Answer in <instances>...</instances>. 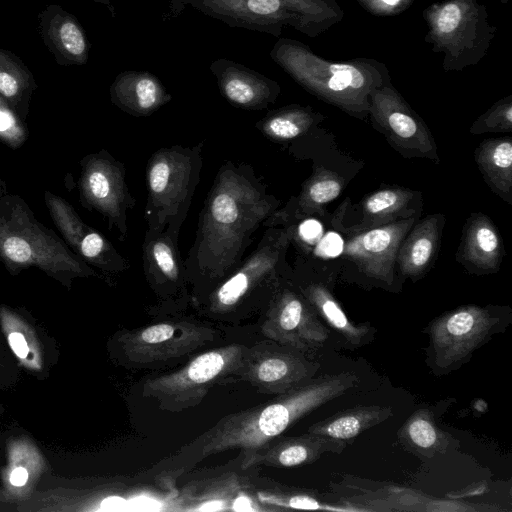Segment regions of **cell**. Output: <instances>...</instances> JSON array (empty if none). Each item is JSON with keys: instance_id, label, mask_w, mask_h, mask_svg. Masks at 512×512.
I'll return each instance as SVG.
<instances>
[{"instance_id": "cell-1", "label": "cell", "mask_w": 512, "mask_h": 512, "mask_svg": "<svg viewBox=\"0 0 512 512\" xmlns=\"http://www.w3.org/2000/svg\"><path fill=\"white\" fill-rule=\"evenodd\" d=\"M275 206L251 173L232 165L223 168L203 210L190 264L203 276H224Z\"/></svg>"}, {"instance_id": "cell-2", "label": "cell", "mask_w": 512, "mask_h": 512, "mask_svg": "<svg viewBox=\"0 0 512 512\" xmlns=\"http://www.w3.org/2000/svg\"><path fill=\"white\" fill-rule=\"evenodd\" d=\"M357 383L358 377L352 372L328 374L280 394L269 403L229 414L197 439L199 455L207 457L239 449L242 458L246 457Z\"/></svg>"}, {"instance_id": "cell-3", "label": "cell", "mask_w": 512, "mask_h": 512, "mask_svg": "<svg viewBox=\"0 0 512 512\" xmlns=\"http://www.w3.org/2000/svg\"><path fill=\"white\" fill-rule=\"evenodd\" d=\"M0 264L12 274L36 267L63 282L95 275L56 233L39 222L19 195L0 180Z\"/></svg>"}, {"instance_id": "cell-4", "label": "cell", "mask_w": 512, "mask_h": 512, "mask_svg": "<svg viewBox=\"0 0 512 512\" xmlns=\"http://www.w3.org/2000/svg\"><path fill=\"white\" fill-rule=\"evenodd\" d=\"M247 349L230 344L201 353L179 370L145 380L142 395L170 412L196 407L215 384L239 374Z\"/></svg>"}, {"instance_id": "cell-5", "label": "cell", "mask_w": 512, "mask_h": 512, "mask_svg": "<svg viewBox=\"0 0 512 512\" xmlns=\"http://www.w3.org/2000/svg\"><path fill=\"white\" fill-rule=\"evenodd\" d=\"M199 149L165 148L147 166L149 228L172 235L186 214L201 166Z\"/></svg>"}, {"instance_id": "cell-6", "label": "cell", "mask_w": 512, "mask_h": 512, "mask_svg": "<svg viewBox=\"0 0 512 512\" xmlns=\"http://www.w3.org/2000/svg\"><path fill=\"white\" fill-rule=\"evenodd\" d=\"M499 318L488 308L463 306L429 326L428 354L433 368L457 369L496 330Z\"/></svg>"}, {"instance_id": "cell-7", "label": "cell", "mask_w": 512, "mask_h": 512, "mask_svg": "<svg viewBox=\"0 0 512 512\" xmlns=\"http://www.w3.org/2000/svg\"><path fill=\"white\" fill-rule=\"evenodd\" d=\"M79 194L82 205L101 213L126 234V212L134 205L125 184V171L121 163L102 150L86 155L80 162Z\"/></svg>"}, {"instance_id": "cell-8", "label": "cell", "mask_w": 512, "mask_h": 512, "mask_svg": "<svg viewBox=\"0 0 512 512\" xmlns=\"http://www.w3.org/2000/svg\"><path fill=\"white\" fill-rule=\"evenodd\" d=\"M213 339L214 331L205 325L161 322L128 331L121 337V345L129 362L148 365L178 359Z\"/></svg>"}, {"instance_id": "cell-9", "label": "cell", "mask_w": 512, "mask_h": 512, "mask_svg": "<svg viewBox=\"0 0 512 512\" xmlns=\"http://www.w3.org/2000/svg\"><path fill=\"white\" fill-rule=\"evenodd\" d=\"M319 364L302 354L260 343L247 349L239 376L261 393L283 394L308 381Z\"/></svg>"}, {"instance_id": "cell-10", "label": "cell", "mask_w": 512, "mask_h": 512, "mask_svg": "<svg viewBox=\"0 0 512 512\" xmlns=\"http://www.w3.org/2000/svg\"><path fill=\"white\" fill-rule=\"evenodd\" d=\"M261 330L268 339L298 351L319 348L329 336L314 308L290 291L273 301Z\"/></svg>"}, {"instance_id": "cell-11", "label": "cell", "mask_w": 512, "mask_h": 512, "mask_svg": "<svg viewBox=\"0 0 512 512\" xmlns=\"http://www.w3.org/2000/svg\"><path fill=\"white\" fill-rule=\"evenodd\" d=\"M44 200L63 240L84 262L105 272L125 269L124 258L102 234L82 221L69 202L50 191H45Z\"/></svg>"}, {"instance_id": "cell-12", "label": "cell", "mask_w": 512, "mask_h": 512, "mask_svg": "<svg viewBox=\"0 0 512 512\" xmlns=\"http://www.w3.org/2000/svg\"><path fill=\"white\" fill-rule=\"evenodd\" d=\"M283 237L265 235L262 243L210 296L213 313H227L238 306L257 288L264 285L276 273L280 260Z\"/></svg>"}, {"instance_id": "cell-13", "label": "cell", "mask_w": 512, "mask_h": 512, "mask_svg": "<svg viewBox=\"0 0 512 512\" xmlns=\"http://www.w3.org/2000/svg\"><path fill=\"white\" fill-rule=\"evenodd\" d=\"M209 68L221 94L234 106L261 110L274 102L279 92L276 82L241 63L219 58Z\"/></svg>"}, {"instance_id": "cell-14", "label": "cell", "mask_w": 512, "mask_h": 512, "mask_svg": "<svg viewBox=\"0 0 512 512\" xmlns=\"http://www.w3.org/2000/svg\"><path fill=\"white\" fill-rule=\"evenodd\" d=\"M346 442L322 435L277 437L261 449L242 458V468L265 465L290 468L312 463L325 453H341Z\"/></svg>"}, {"instance_id": "cell-15", "label": "cell", "mask_w": 512, "mask_h": 512, "mask_svg": "<svg viewBox=\"0 0 512 512\" xmlns=\"http://www.w3.org/2000/svg\"><path fill=\"white\" fill-rule=\"evenodd\" d=\"M39 33L60 65H84L90 44L86 33L74 17L58 5H49L39 14Z\"/></svg>"}, {"instance_id": "cell-16", "label": "cell", "mask_w": 512, "mask_h": 512, "mask_svg": "<svg viewBox=\"0 0 512 512\" xmlns=\"http://www.w3.org/2000/svg\"><path fill=\"white\" fill-rule=\"evenodd\" d=\"M114 105L134 116H147L171 100L158 77L148 71H123L110 86Z\"/></svg>"}, {"instance_id": "cell-17", "label": "cell", "mask_w": 512, "mask_h": 512, "mask_svg": "<svg viewBox=\"0 0 512 512\" xmlns=\"http://www.w3.org/2000/svg\"><path fill=\"white\" fill-rule=\"evenodd\" d=\"M402 232L397 225L369 230L348 244L347 253L368 273L387 279Z\"/></svg>"}, {"instance_id": "cell-18", "label": "cell", "mask_w": 512, "mask_h": 512, "mask_svg": "<svg viewBox=\"0 0 512 512\" xmlns=\"http://www.w3.org/2000/svg\"><path fill=\"white\" fill-rule=\"evenodd\" d=\"M393 414L390 406L361 405L340 411L311 425L307 433L348 441L387 420Z\"/></svg>"}, {"instance_id": "cell-19", "label": "cell", "mask_w": 512, "mask_h": 512, "mask_svg": "<svg viewBox=\"0 0 512 512\" xmlns=\"http://www.w3.org/2000/svg\"><path fill=\"white\" fill-rule=\"evenodd\" d=\"M306 298L316 312L340 334L346 344L359 347L370 340L373 327L368 323L354 324L346 316L338 302L322 286H311L306 292Z\"/></svg>"}, {"instance_id": "cell-20", "label": "cell", "mask_w": 512, "mask_h": 512, "mask_svg": "<svg viewBox=\"0 0 512 512\" xmlns=\"http://www.w3.org/2000/svg\"><path fill=\"white\" fill-rule=\"evenodd\" d=\"M36 83L29 69L9 51L0 49V95L25 120Z\"/></svg>"}, {"instance_id": "cell-21", "label": "cell", "mask_w": 512, "mask_h": 512, "mask_svg": "<svg viewBox=\"0 0 512 512\" xmlns=\"http://www.w3.org/2000/svg\"><path fill=\"white\" fill-rule=\"evenodd\" d=\"M399 436L409 448L426 456L442 453L449 445V435L437 426L429 408L416 410L399 430Z\"/></svg>"}, {"instance_id": "cell-22", "label": "cell", "mask_w": 512, "mask_h": 512, "mask_svg": "<svg viewBox=\"0 0 512 512\" xmlns=\"http://www.w3.org/2000/svg\"><path fill=\"white\" fill-rule=\"evenodd\" d=\"M172 236L164 231L149 230L145 242V264L148 272L165 281L176 283L181 276L180 262Z\"/></svg>"}, {"instance_id": "cell-23", "label": "cell", "mask_w": 512, "mask_h": 512, "mask_svg": "<svg viewBox=\"0 0 512 512\" xmlns=\"http://www.w3.org/2000/svg\"><path fill=\"white\" fill-rule=\"evenodd\" d=\"M437 229L434 220L421 223L400 251L399 263L404 274L416 276L428 266L435 251Z\"/></svg>"}, {"instance_id": "cell-24", "label": "cell", "mask_w": 512, "mask_h": 512, "mask_svg": "<svg viewBox=\"0 0 512 512\" xmlns=\"http://www.w3.org/2000/svg\"><path fill=\"white\" fill-rule=\"evenodd\" d=\"M499 252L500 241L493 226L487 220L476 221L467 233V258L480 268H494Z\"/></svg>"}, {"instance_id": "cell-25", "label": "cell", "mask_w": 512, "mask_h": 512, "mask_svg": "<svg viewBox=\"0 0 512 512\" xmlns=\"http://www.w3.org/2000/svg\"><path fill=\"white\" fill-rule=\"evenodd\" d=\"M479 166L488 178L504 192L511 188L512 144L510 140L486 143L478 156Z\"/></svg>"}, {"instance_id": "cell-26", "label": "cell", "mask_w": 512, "mask_h": 512, "mask_svg": "<svg viewBox=\"0 0 512 512\" xmlns=\"http://www.w3.org/2000/svg\"><path fill=\"white\" fill-rule=\"evenodd\" d=\"M261 131L273 140H290L308 127L306 116L296 110H281L269 113L258 123Z\"/></svg>"}, {"instance_id": "cell-27", "label": "cell", "mask_w": 512, "mask_h": 512, "mask_svg": "<svg viewBox=\"0 0 512 512\" xmlns=\"http://www.w3.org/2000/svg\"><path fill=\"white\" fill-rule=\"evenodd\" d=\"M28 135L24 120L0 95V141L16 150L26 142Z\"/></svg>"}, {"instance_id": "cell-28", "label": "cell", "mask_w": 512, "mask_h": 512, "mask_svg": "<svg viewBox=\"0 0 512 512\" xmlns=\"http://www.w3.org/2000/svg\"><path fill=\"white\" fill-rule=\"evenodd\" d=\"M406 195L397 190L384 189L369 196L364 212L371 217H384L396 212L405 202Z\"/></svg>"}, {"instance_id": "cell-29", "label": "cell", "mask_w": 512, "mask_h": 512, "mask_svg": "<svg viewBox=\"0 0 512 512\" xmlns=\"http://www.w3.org/2000/svg\"><path fill=\"white\" fill-rule=\"evenodd\" d=\"M341 184L333 178H321L306 188L302 200L306 205H322L339 196Z\"/></svg>"}, {"instance_id": "cell-30", "label": "cell", "mask_w": 512, "mask_h": 512, "mask_svg": "<svg viewBox=\"0 0 512 512\" xmlns=\"http://www.w3.org/2000/svg\"><path fill=\"white\" fill-rule=\"evenodd\" d=\"M389 129L398 138L403 140L423 139L422 129L417 122L409 115L402 112H393L388 116Z\"/></svg>"}, {"instance_id": "cell-31", "label": "cell", "mask_w": 512, "mask_h": 512, "mask_svg": "<svg viewBox=\"0 0 512 512\" xmlns=\"http://www.w3.org/2000/svg\"><path fill=\"white\" fill-rule=\"evenodd\" d=\"M258 499L263 504L275 505L279 507L301 509L319 508L318 503L314 499L302 495L287 496L262 491L258 493Z\"/></svg>"}, {"instance_id": "cell-32", "label": "cell", "mask_w": 512, "mask_h": 512, "mask_svg": "<svg viewBox=\"0 0 512 512\" xmlns=\"http://www.w3.org/2000/svg\"><path fill=\"white\" fill-rule=\"evenodd\" d=\"M461 20V12L456 4L446 5L440 12L437 26L440 32H452L458 26Z\"/></svg>"}, {"instance_id": "cell-33", "label": "cell", "mask_w": 512, "mask_h": 512, "mask_svg": "<svg viewBox=\"0 0 512 512\" xmlns=\"http://www.w3.org/2000/svg\"><path fill=\"white\" fill-rule=\"evenodd\" d=\"M330 72L335 75H342L350 84L352 88H360L363 85L364 79L359 70L355 67L345 64H335L330 66Z\"/></svg>"}, {"instance_id": "cell-34", "label": "cell", "mask_w": 512, "mask_h": 512, "mask_svg": "<svg viewBox=\"0 0 512 512\" xmlns=\"http://www.w3.org/2000/svg\"><path fill=\"white\" fill-rule=\"evenodd\" d=\"M343 249L341 238L335 233H329L320 241L318 251L323 256L334 257L339 255Z\"/></svg>"}, {"instance_id": "cell-35", "label": "cell", "mask_w": 512, "mask_h": 512, "mask_svg": "<svg viewBox=\"0 0 512 512\" xmlns=\"http://www.w3.org/2000/svg\"><path fill=\"white\" fill-rule=\"evenodd\" d=\"M300 237L309 244H313L321 238L322 226L316 220L304 221L299 227Z\"/></svg>"}, {"instance_id": "cell-36", "label": "cell", "mask_w": 512, "mask_h": 512, "mask_svg": "<svg viewBox=\"0 0 512 512\" xmlns=\"http://www.w3.org/2000/svg\"><path fill=\"white\" fill-rule=\"evenodd\" d=\"M8 341L11 349L15 355L21 359L27 357L29 353V347L25 340V337L20 332H12L8 336Z\"/></svg>"}, {"instance_id": "cell-37", "label": "cell", "mask_w": 512, "mask_h": 512, "mask_svg": "<svg viewBox=\"0 0 512 512\" xmlns=\"http://www.w3.org/2000/svg\"><path fill=\"white\" fill-rule=\"evenodd\" d=\"M9 480L13 486H24L28 480V472L24 467H16L11 472Z\"/></svg>"}, {"instance_id": "cell-38", "label": "cell", "mask_w": 512, "mask_h": 512, "mask_svg": "<svg viewBox=\"0 0 512 512\" xmlns=\"http://www.w3.org/2000/svg\"><path fill=\"white\" fill-rule=\"evenodd\" d=\"M328 86L333 91H342L350 84L342 75L335 74L329 79Z\"/></svg>"}, {"instance_id": "cell-39", "label": "cell", "mask_w": 512, "mask_h": 512, "mask_svg": "<svg viewBox=\"0 0 512 512\" xmlns=\"http://www.w3.org/2000/svg\"><path fill=\"white\" fill-rule=\"evenodd\" d=\"M93 1L96 3L102 4V5H105L107 7V9L109 10V12L111 13L112 17L116 16L115 8L111 4L110 0H93Z\"/></svg>"}, {"instance_id": "cell-40", "label": "cell", "mask_w": 512, "mask_h": 512, "mask_svg": "<svg viewBox=\"0 0 512 512\" xmlns=\"http://www.w3.org/2000/svg\"><path fill=\"white\" fill-rule=\"evenodd\" d=\"M383 1L389 5H395L398 3L399 0H383Z\"/></svg>"}]
</instances>
